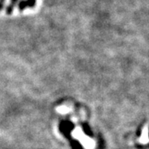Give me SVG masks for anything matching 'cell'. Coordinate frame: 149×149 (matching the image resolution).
<instances>
[{
  "instance_id": "1",
  "label": "cell",
  "mask_w": 149,
  "mask_h": 149,
  "mask_svg": "<svg viewBox=\"0 0 149 149\" xmlns=\"http://www.w3.org/2000/svg\"><path fill=\"white\" fill-rule=\"evenodd\" d=\"M37 3V0H20L17 3L19 11L25 10L28 8H34Z\"/></svg>"
},
{
  "instance_id": "2",
  "label": "cell",
  "mask_w": 149,
  "mask_h": 149,
  "mask_svg": "<svg viewBox=\"0 0 149 149\" xmlns=\"http://www.w3.org/2000/svg\"><path fill=\"white\" fill-rule=\"evenodd\" d=\"M18 2H19V0H11L10 4L7 6V8H6V13L7 14H11L13 12L15 6L18 3Z\"/></svg>"
}]
</instances>
